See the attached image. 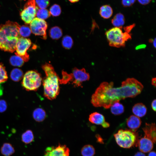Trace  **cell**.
Instances as JSON below:
<instances>
[{
  "label": "cell",
  "mask_w": 156,
  "mask_h": 156,
  "mask_svg": "<svg viewBox=\"0 0 156 156\" xmlns=\"http://www.w3.org/2000/svg\"><path fill=\"white\" fill-rule=\"evenodd\" d=\"M114 83H101L92 95L91 100L95 107L110 108L114 103L128 97L134 98L140 94L144 86L134 78H128L121 83V86L114 88Z\"/></svg>",
  "instance_id": "6da1fadb"
},
{
  "label": "cell",
  "mask_w": 156,
  "mask_h": 156,
  "mask_svg": "<svg viewBox=\"0 0 156 156\" xmlns=\"http://www.w3.org/2000/svg\"><path fill=\"white\" fill-rule=\"evenodd\" d=\"M20 25L16 22L8 21L0 25V49L10 53L16 49L18 41L21 36Z\"/></svg>",
  "instance_id": "7a4b0ae2"
},
{
  "label": "cell",
  "mask_w": 156,
  "mask_h": 156,
  "mask_svg": "<svg viewBox=\"0 0 156 156\" xmlns=\"http://www.w3.org/2000/svg\"><path fill=\"white\" fill-rule=\"evenodd\" d=\"M42 68L46 75L42 80L44 95L52 100L55 99L59 93L60 79L51 64L46 63L42 66Z\"/></svg>",
  "instance_id": "3957f363"
},
{
  "label": "cell",
  "mask_w": 156,
  "mask_h": 156,
  "mask_svg": "<svg viewBox=\"0 0 156 156\" xmlns=\"http://www.w3.org/2000/svg\"><path fill=\"white\" fill-rule=\"evenodd\" d=\"M122 28V27H115L106 32L105 35L110 46L116 47H124L125 42L131 38V34L126 31L123 32Z\"/></svg>",
  "instance_id": "277c9868"
},
{
  "label": "cell",
  "mask_w": 156,
  "mask_h": 156,
  "mask_svg": "<svg viewBox=\"0 0 156 156\" xmlns=\"http://www.w3.org/2000/svg\"><path fill=\"white\" fill-rule=\"evenodd\" d=\"M135 131L131 130L121 129L114 134L117 144L120 147L129 148L133 146L137 140Z\"/></svg>",
  "instance_id": "5b68a950"
},
{
  "label": "cell",
  "mask_w": 156,
  "mask_h": 156,
  "mask_svg": "<svg viewBox=\"0 0 156 156\" xmlns=\"http://www.w3.org/2000/svg\"><path fill=\"white\" fill-rule=\"evenodd\" d=\"M23 77L22 86L27 90L36 91L41 85L42 80L41 75L36 70L27 71Z\"/></svg>",
  "instance_id": "8992f818"
},
{
  "label": "cell",
  "mask_w": 156,
  "mask_h": 156,
  "mask_svg": "<svg viewBox=\"0 0 156 156\" xmlns=\"http://www.w3.org/2000/svg\"><path fill=\"white\" fill-rule=\"evenodd\" d=\"M37 9L35 0H28L27 1L20 13L21 18L25 24H30L35 18Z\"/></svg>",
  "instance_id": "52a82bcc"
},
{
  "label": "cell",
  "mask_w": 156,
  "mask_h": 156,
  "mask_svg": "<svg viewBox=\"0 0 156 156\" xmlns=\"http://www.w3.org/2000/svg\"><path fill=\"white\" fill-rule=\"evenodd\" d=\"M31 44V40L28 38L20 37L17 42L16 47V55L21 57L24 61L26 62L29 59V55L27 50Z\"/></svg>",
  "instance_id": "ba28073f"
},
{
  "label": "cell",
  "mask_w": 156,
  "mask_h": 156,
  "mask_svg": "<svg viewBox=\"0 0 156 156\" xmlns=\"http://www.w3.org/2000/svg\"><path fill=\"white\" fill-rule=\"evenodd\" d=\"M30 27L32 33L35 35L40 36L43 39L47 38V22L43 20L35 18L30 23Z\"/></svg>",
  "instance_id": "9c48e42d"
},
{
  "label": "cell",
  "mask_w": 156,
  "mask_h": 156,
  "mask_svg": "<svg viewBox=\"0 0 156 156\" xmlns=\"http://www.w3.org/2000/svg\"><path fill=\"white\" fill-rule=\"evenodd\" d=\"M72 83L74 87H82V83L88 80L90 76L88 73L86 72L85 68L79 69L76 68H73L72 73Z\"/></svg>",
  "instance_id": "30bf717a"
},
{
  "label": "cell",
  "mask_w": 156,
  "mask_h": 156,
  "mask_svg": "<svg viewBox=\"0 0 156 156\" xmlns=\"http://www.w3.org/2000/svg\"><path fill=\"white\" fill-rule=\"evenodd\" d=\"M70 150L65 145L47 147L44 156H69Z\"/></svg>",
  "instance_id": "8fae6325"
},
{
  "label": "cell",
  "mask_w": 156,
  "mask_h": 156,
  "mask_svg": "<svg viewBox=\"0 0 156 156\" xmlns=\"http://www.w3.org/2000/svg\"><path fill=\"white\" fill-rule=\"evenodd\" d=\"M89 120L93 124L101 125L104 128H107L110 126L109 123L105 121L104 116L96 112L92 113L90 115Z\"/></svg>",
  "instance_id": "7c38bea8"
},
{
  "label": "cell",
  "mask_w": 156,
  "mask_h": 156,
  "mask_svg": "<svg viewBox=\"0 0 156 156\" xmlns=\"http://www.w3.org/2000/svg\"><path fill=\"white\" fill-rule=\"evenodd\" d=\"M142 129L144 133V137L149 138L155 143L156 140V127L155 123H146Z\"/></svg>",
  "instance_id": "4fadbf2b"
},
{
  "label": "cell",
  "mask_w": 156,
  "mask_h": 156,
  "mask_svg": "<svg viewBox=\"0 0 156 156\" xmlns=\"http://www.w3.org/2000/svg\"><path fill=\"white\" fill-rule=\"evenodd\" d=\"M153 142L149 138L144 137L141 138L138 142L139 148L143 153L150 152L153 147Z\"/></svg>",
  "instance_id": "5bb4252c"
},
{
  "label": "cell",
  "mask_w": 156,
  "mask_h": 156,
  "mask_svg": "<svg viewBox=\"0 0 156 156\" xmlns=\"http://www.w3.org/2000/svg\"><path fill=\"white\" fill-rule=\"evenodd\" d=\"M127 127L131 130L135 131L138 129L141 124V120L139 117L134 115L130 116L127 120Z\"/></svg>",
  "instance_id": "9a60e30c"
},
{
  "label": "cell",
  "mask_w": 156,
  "mask_h": 156,
  "mask_svg": "<svg viewBox=\"0 0 156 156\" xmlns=\"http://www.w3.org/2000/svg\"><path fill=\"white\" fill-rule=\"evenodd\" d=\"M147 109L146 106L142 103L135 104L133 107L132 111L133 114L139 117H143L146 114Z\"/></svg>",
  "instance_id": "2e32d148"
},
{
  "label": "cell",
  "mask_w": 156,
  "mask_h": 156,
  "mask_svg": "<svg viewBox=\"0 0 156 156\" xmlns=\"http://www.w3.org/2000/svg\"><path fill=\"white\" fill-rule=\"evenodd\" d=\"M101 16L104 19H108L113 14V10L112 8L108 5L102 6L99 11Z\"/></svg>",
  "instance_id": "e0dca14e"
},
{
  "label": "cell",
  "mask_w": 156,
  "mask_h": 156,
  "mask_svg": "<svg viewBox=\"0 0 156 156\" xmlns=\"http://www.w3.org/2000/svg\"><path fill=\"white\" fill-rule=\"evenodd\" d=\"M34 119L38 122L43 121L46 116V113L44 109L41 108H38L35 109L33 113Z\"/></svg>",
  "instance_id": "ac0fdd59"
},
{
  "label": "cell",
  "mask_w": 156,
  "mask_h": 156,
  "mask_svg": "<svg viewBox=\"0 0 156 156\" xmlns=\"http://www.w3.org/2000/svg\"><path fill=\"white\" fill-rule=\"evenodd\" d=\"M1 152L4 156H10L15 152L14 148L9 143H5L1 146Z\"/></svg>",
  "instance_id": "d6986e66"
},
{
  "label": "cell",
  "mask_w": 156,
  "mask_h": 156,
  "mask_svg": "<svg viewBox=\"0 0 156 156\" xmlns=\"http://www.w3.org/2000/svg\"><path fill=\"white\" fill-rule=\"evenodd\" d=\"M112 23L115 27H121L125 23L124 15L121 13L116 14L112 20Z\"/></svg>",
  "instance_id": "ffe728a7"
},
{
  "label": "cell",
  "mask_w": 156,
  "mask_h": 156,
  "mask_svg": "<svg viewBox=\"0 0 156 156\" xmlns=\"http://www.w3.org/2000/svg\"><path fill=\"white\" fill-rule=\"evenodd\" d=\"M111 113L115 115H118L122 114L124 111V107L119 102H116L110 107Z\"/></svg>",
  "instance_id": "44dd1931"
},
{
  "label": "cell",
  "mask_w": 156,
  "mask_h": 156,
  "mask_svg": "<svg viewBox=\"0 0 156 156\" xmlns=\"http://www.w3.org/2000/svg\"><path fill=\"white\" fill-rule=\"evenodd\" d=\"M23 71L18 68L13 69L11 71L10 77L11 79L14 81H18L23 77Z\"/></svg>",
  "instance_id": "7402d4cb"
},
{
  "label": "cell",
  "mask_w": 156,
  "mask_h": 156,
  "mask_svg": "<svg viewBox=\"0 0 156 156\" xmlns=\"http://www.w3.org/2000/svg\"><path fill=\"white\" fill-rule=\"evenodd\" d=\"M34 135L32 131L28 130L23 133L21 136V140L25 144H29L32 142L34 140Z\"/></svg>",
  "instance_id": "603a6c76"
},
{
  "label": "cell",
  "mask_w": 156,
  "mask_h": 156,
  "mask_svg": "<svg viewBox=\"0 0 156 156\" xmlns=\"http://www.w3.org/2000/svg\"><path fill=\"white\" fill-rule=\"evenodd\" d=\"M62 32L61 29L57 26L51 28L49 31V35L53 39H58L62 36Z\"/></svg>",
  "instance_id": "cb8c5ba5"
},
{
  "label": "cell",
  "mask_w": 156,
  "mask_h": 156,
  "mask_svg": "<svg viewBox=\"0 0 156 156\" xmlns=\"http://www.w3.org/2000/svg\"><path fill=\"white\" fill-rule=\"evenodd\" d=\"M81 153L82 156H93L95 154V149L91 145H86L82 148Z\"/></svg>",
  "instance_id": "d4e9b609"
},
{
  "label": "cell",
  "mask_w": 156,
  "mask_h": 156,
  "mask_svg": "<svg viewBox=\"0 0 156 156\" xmlns=\"http://www.w3.org/2000/svg\"><path fill=\"white\" fill-rule=\"evenodd\" d=\"M10 62L12 66L19 67L22 66L24 62L21 57L16 55L12 56L10 59Z\"/></svg>",
  "instance_id": "484cf974"
},
{
  "label": "cell",
  "mask_w": 156,
  "mask_h": 156,
  "mask_svg": "<svg viewBox=\"0 0 156 156\" xmlns=\"http://www.w3.org/2000/svg\"><path fill=\"white\" fill-rule=\"evenodd\" d=\"M51 15L49 11L46 9H39L37 10L36 16L38 18L44 20L48 18Z\"/></svg>",
  "instance_id": "4316f807"
},
{
  "label": "cell",
  "mask_w": 156,
  "mask_h": 156,
  "mask_svg": "<svg viewBox=\"0 0 156 156\" xmlns=\"http://www.w3.org/2000/svg\"><path fill=\"white\" fill-rule=\"evenodd\" d=\"M73 41L72 38L69 36H65L63 37L62 41L63 47L66 49H70L72 47Z\"/></svg>",
  "instance_id": "83f0119b"
},
{
  "label": "cell",
  "mask_w": 156,
  "mask_h": 156,
  "mask_svg": "<svg viewBox=\"0 0 156 156\" xmlns=\"http://www.w3.org/2000/svg\"><path fill=\"white\" fill-rule=\"evenodd\" d=\"M19 32L20 36H21L23 37H28L30 35L31 31L29 26L23 25L20 26Z\"/></svg>",
  "instance_id": "f1b7e54d"
},
{
  "label": "cell",
  "mask_w": 156,
  "mask_h": 156,
  "mask_svg": "<svg viewBox=\"0 0 156 156\" xmlns=\"http://www.w3.org/2000/svg\"><path fill=\"white\" fill-rule=\"evenodd\" d=\"M49 12L51 15L53 16H57L60 14L61 9L59 5L55 4L50 7Z\"/></svg>",
  "instance_id": "f546056e"
},
{
  "label": "cell",
  "mask_w": 156,
  "mask_h": 156,
  "mask_svg": "<svg viewBox=\"0 0 156 156\" xmlns=\"http://www.w3.org/2000/svg\"><path fill=\"white\" fill-rule=\"evenodd\" d=\"M62 78L60 80V84H65L69 81H72L73 77L71 73L68 74L64 71H62Z\"/></svg>",
  "instance_id": "4dcf8cb0"
},
{
  "label": "cell",
  "mask_w": 156,
  "mask_h": 156,
  "mask_svg": "<svg viewBox=\"0 0 156 156\" xmlns=\"http://www.w3.org/2000/svg\"><path fill=\"white\" fill-rule=\"evenodd\" d=\"M8 78L5 67L2 64H0V84L6 81Z\"/></svg>",
  "instance_id": "1f68e13d"
},
{
  "label": "cell",
  "mask_w": 156,
  "mask_h": 156,
  "mask_svg": "<svg viewBox=\"0 0 156 156\" xmlns=\"http://www.w3.org/2000/svg\"><path fill=\"white\" fill-rule=\"evenodd\" d=\"M36 6L40 9H46L49 5V0H35Z\"/></svg>",
  "instance_id": "d6a6232c"
},
{
  "label": "cell",
  "mask_w": 156,
  "mask_h": 156,
  "mask_svg": "<svg viewBox=\"0 0 156 156\" xmlns=\"http://www.w3.org/2000/svg\"><path fill=\"white\" fill-rule=\"evenodd\" d=\"M136 0H122V5L125 7L132 6L135 2Z\"/></svg>",
  "instance_id": "836d02e7"
},
{
  "label": "cell",
  "mask_w": 156,
  "mask_h": 156,
  "mask_svg": "<svg viewBox=\"0 0 156 156\" xmlns=\"http://www.w3.org/2000/svg\"><path fill=\"white\" fill-rule=\"evenodd\" d=\"M7 108V105L5 101L0 100V112H4Z\"/></svg>",
  "instance_id": "e575fe53"
},
{
  "label": "cell",
  "mask_w": 156,
  "mask_h": 156,
  "mask_svg": "<svg viewBox=\"0 0 156 156\" xmlns=\"http://www.w3.org/2000/svg\"><path fill=\"white\" fill-rule=\"evenodd\" d=\"M138 2L143 5H146L149 4L151 0H138Z\"/></svg>",
  "instance_id": "d590c367"
},
{
  "label": "cell",
  "mask_w": 156,
  "mask_h": 156,
  "mask_svg": "<svg viewBox=\"0 0 156 156\" xmlns=\"http://www.w3.org/2000/svg\"><path fill=\"white\" fill-rule=\"evenodd\" d=\"M135 25V24H133L129 26L125 27H124V29L125 31L129 33Z\"/></svg>",
  "instance_id": "8d00e7d4"
},
{
  "label": "cell",
  "mask_w": 156,
  "mask_h": 156,
  "mask_svg": "<svg viewBox=\"0 0 156 156\" xmlns=\"http://www.w3.org/2000/svg\"><path fill=\"white\" fill-rule=\"evenodd\" d=\"M156 100L155 99L152 101L151 104V107L152 109L155 112L156 111Z\"/></svg>",
  "instance_id": "74e56055"
},
{
  "label": "cell",
  "mask_w": 156,
  "mask_h": 156,
  "mask_svg": "<svg viewBox=\"0 0 156 156\" xmlns=\"http://www.w3.org/2000/svg\"><path fill=\"white\" fill-rule=\"evenodd\" d=\"M96 138L97 139V140L98 142L101 143H103V141L102 138L101 137V136L99 135H96Z\"/></svg>",
  "instance_id": "f35d334b"
},
{
  "label": "cell",
  "mask_w": 156,
  "mask_h": 156,
  "mask_svg": "<svg viewBox=\"0 0 156 156\" xmlns=\"http://www.w3.org/2000/svg\"><path fill=\"white\" fill-rule=\"evenodd\" d=\"M134 156H146V155L144 153L141 152H138L135 154Z\"/></svg>",
  "instance_id": "ab89813d"
},
{
  "label": "cell",
  "mask_w": 156,
  "mask_h": 156,
  "mask_svg": "<svg viewBox=\"0 0 156 156\" xmlns=\"http://www.w3.org/2000/svg\"><path fill=\"white\" fill-rule=\"evenodd\" d=\"M156 78H153L151 80V84L154 86L155 87H156Z\"/></svg>",
  "instance_id": "60d3db41"
},
{
  "label": "cell",
  "mask_w": 156,
  "mask_h": 156,
  "mask_svg": "<svg viewBox=\"0 0 156 156\" xmlns=\"http://www.w3.org/2000/svg\"><path fill=\"white\" fill-rule=\"evenodd\" d=\"M148 156H156V153L154 151H152L149 152Z\"/></svg>",
  "instance_id": "b9f144b4"
},
{
  "label": "cell",
  "mask_w": 156,
  "mask_h": 156,
  "mask_svg": "<svg viewBox=\"0 0 156 156\" xmlns=\"http://www.w3.org/2000/svg\"><path fill=\"white\" fill-rule=\"evenodd\" d=\"M69 1L72 3H74L78 1L79 0H68Z\"/></svg>",
  "instance_id": "7bdbcfd3"
},
{
  "label": "cell",
  "mask_w": 156,
  "mask_h": 156,
  "mask_svg": "<svg viewBox=\"0 0 156 156\" xmlns=\"http://www.w3.org/2000/svg\"><path fill=\"white\" fill-rule=\"evenodd\" d=\"M156 38H155L154 40H153L152 42L155 48L156 47Z\"/></svg>",
  "instance_id": "ee69618b"
},
{
  "label": "cell",
  "mask_w": 156,
  "mask_h": 156,
  "mask_svg": "<svg viewBox=\"0 0 156 156\" xmlns=\"http://www.w3.org/2000/svg\"><path fill=\"white\" fill-rule=\"evenodd\" d=\"M145 46V45H142V47H140V46H139L138 47L137 46V49L142 48H142L143 47H144Z\"/></svg>",
  "instance_id": "f6af8a7d"
}]
</instances>
